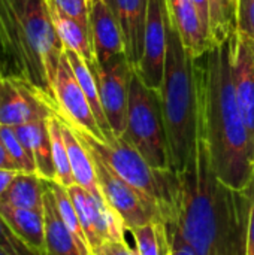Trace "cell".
<instances>
[{"label": "cell", "instance_id": "ba28073f", "mask_svg": "<svg viewBox=\"0 0 254 255\" xmlns=\"http://www.w3.org/2000/svg\"><path fill=\"white\" fill-rule=\"evenodd\" d=\"M133 66L126 54H118L105 64H100L96 73L102 108L117 137L124 134L127 126Z\"/></svg>", "mask_w": 254, "mask_h": 255}, {"label": "cell", "instance_id": "484cf974", "mask_svg": "<svg viewBox=\"0 0 254 255\" xmlns=\"http://www.w3.org/2000/svg\"><path fill=\"white\" fill-rule=\"evenodd\" d=\"M237 30V0H210L211 42L228 40Z\"/></svg>", "mask_w": 254, "mask_h": 255}, {"label": "cell", "instance_id": "8992f818", "mask_svg": "<svg viewBox=\"0 0 254 255\" xmlns=\"http://www.w3.org/2000/svg\"><path fill=\"white\" fill-rule=\"evenodd\" d=\"M121 137L132 143L154 170H172L160 93L148 88L135 70L130 84L127 126Z\"/></svg>", "mask_w": 254, "mask_h": 255}, {"label": "cell", "instance_id": "4dcf8cb0", "mask_svg": "<svg viewBox=\"0 0 254 255\" xmlns=\"http://www.w3.org/2000/svg\"><path fill=\"white\" fill-rule=\"evenodd\" d=\"M54 4L66 15L75 18L90 28V4L87 0H52Z\"/></svg>", "mask_w": 254, "mask_h": 255}, {"label": "cell", "instance_id": "44dd1931", "mask_svg": "<svg viewBox=\"0 0 254 255\" xmlns=\"http://www.w3.org/2000/svg\"><path fill=\"white\" fill-rule=\"evenodd\" d=\"M0 215L31 250H34L37 254L46 255L43 209H19L7 205H0Z\"/></svg>", "mask_w": 254, "mask_h": 255}, {"label": "cell", "instance_id": "4fadbf2b", "mask_svg": "<svg viewBox=\"0 0 254 255\" xmlns=\"http://www.w3.org/2000/svg\"><path fill=\"white\" fill-rule=\"evenodd\" d=\"M232 42V73L238 106L250 137L254 157V40L235 31Z\"/></svg>", "mask_w": 254, "mask_h": 255}, {"label": "cell", "instance_id": "ffe728a7", "mask_svg": "<svg viewBox=\"0 0 254 255\" xmlns=\"http://www.w3.org/2000/svg\"><path fill=\"white\" fill-rule=\"evenodd\" d=\"M60 121H61L63 137L66 142V148H67L70 169H72L75 184L82 187L84 190H87L88 193H91L96 197H103L100 190H99V184H97V178H96V169H94V163H93L90 151L79 140V137L76 136L73 128L66 121H63L61 118H60Z\"/></svg>", "mask_w": 254, "mask_h": 255}, {"label": "cell", "instance_id": "30bf717a", "mask_svg": "<svg viewBox=\"0 0 254 255\" xmlns=\"http://www.w3.org/2000/svg\"><path fill=\"white\" fill-rule=\"evenodd\" d=\"M54 99L55 114L63 121L76 130L85 131L93 137L105 142V136L96 121V117L79 82L76 81L66 54H63L58 64L54 82Z\"/></svg>", "mask_w": 254, "mask_h": 255}, {"label": "cell", "instance_id": "2e32d148", "mask_svg": "<svg viewBox=\"0 0 254 255\" xmlns=\"http://www.w3.org/2000/svg\"><path fill=\"white\" fill-rule=\"evenodd\" d=\"M90 34L99 66L118 54H126L120 25L105 0L90 6Z\"/></svg>", "mask_w": 254, "mask_h": 255}, {"label": "cell", "instance_id": "d6a6232c", "mask_svg": "<svg viewBox=\"0 0 254 255\" xmlns=\"http://www.w3.org/2000/svg\"><path fill=\"white\" fill-rule=\"evenodd\" d=\"M252 208H250V218H249V230H247V250L246 255H254V173L252 184Z\"/></svg>", "mask_w": 254, "mask_h": 255}, {"label": "cell", "instance_id": "603a6c76", "mask_svg": "<svg viewBox=\"0 0 254 255\" xmlns=\"http://www.w3.org/2000/svg\"><path fill=\"white\" fill-rule=\"evenodd\" d=\"M64 54L70 63V67L76 76V81L79 82L90 106H91V111L96 117V121L105 136V142L112 139L115 134L112 133L111 130V126L105 117V112H103V108H102V102H100V93H99V85H97V79L94 76V73L91 72V69L88 67V64L73 51L70 49H66L64 48Z\"/></svg>", "mask_w": 254, "mask_h": 255}, {"label": "cell", "instance_id": "5bb4252c", "mask_svg": "<svg viewBox=\"0 0 254 255\" xmlns=\"http://www.w3.org/2000/svg\"><path fill=\"white\" fill-rule=\"evenodd\" d=\"M112 10L126 48V57L133 69L139 64L144 54V39L147 28L148 0H105Z\"/></svg>", "mask_w": 254, "mask_h": 255}, {"label": "cell", "instance_id": "836d02e7", "mask_svg": "<svg viewBox=\"0 0 254 255\" xmlns=\"http://www.w3.org/2000/svg\"><path fill=\"white\" fill-rule=\"evenodd\" d=\"M18 170H7V169H0V197L4 194V191L9 188L12 184L13 178L18 175Z\"/></svg>", "mask_w": 254, "mask_h": 255}, {"label": "cell", "instance_id": "e575fe53", "mask_svg": "<svg viewBox=\"0 0 254 255\" xmlns=\"http://www.w3.org/2000/svg\"><path fill=\"white\" fill-rule=\"evenodd\" d=\"M171 230V229H169ZM171 236H172V255H195L183 242H181V239L177 236V235H174L172 232H171Z\"/></svg>", "mask_w": 254, "mask_h": 255}, {"label": "cell", "instance_id": "8fae6325", "mask_svg": "<svg viewBox=\"0 0 254 255\" xmlns=\"http://www.w3.org/2000/svg\"><path fill=\"white\" fill-rule=\"evenodd\" d=\"M169 10L166 0H148L147 28L144 39V54L133 69L141 81L151 90L159 91L165 73L168 51Z\"/></svg>", "mask_w": 254, "mask_h": 255}, {"label": "cell", "instance_id": "52a82bcc", "mask_svg": "<svg viewBox=\"0 0 254 255\" xmlns=\"http://www.w3.org/2000/svg\"><path fill=\"white\" fill-rule=\"evenodd\" d=\"M90 154L94 163L99 190L105 202L120 215L127 230L148 223H166L160 211L136 188L118 176L97 154L93 151H90Z\"/></svg>", "mask_w": 254, "mask_h": 255}, {"label": "cell", "instance_id": "74e56055", "mask_svg": "<svg viewBox=\"0 0 254 255\" xmlns=\"http://www.w3.org/2000/svg\"><path fill=\"white\" fill-rule=\"evenodd\" d=\"M87 1H88V4L91 6L93 3H96V1H100V0H87Z\"/></svg>", "mask_w": 254, "mask_h": 255}, {"label": "cell", "instance_id": "e0dca14e", "mask_svg": "<svg viewBox=\"0 0 254 255\" xmlns=\"http://www.w3.org/2000/svg\"><path fill=\"white\" fill-rule=\"evenodd\" d=\"M49 120V118H48ZM48 120H40L15 127V131L34 161L36 175L45 181H55V169L52 163L51 136L48 128Z\"/></svg>", "mask_w": 254, "mask_h": 255}, {"label": "cell", "instance_id": "f1b7e54d", "mask_svg": "<svg viewBox=\"0 0 254 255\" xmlns=\"http://www.w3.org/2000/svg\"><path fill=\"white\" fill-rule=\"evenodd\" d=\"M0 251L6 255H40L31 250L0 215Z\"/></svg>", "mask_w": 254, "mask_h": 255}, {"label": "cell", "instance_id": "d4e9b609", "mask_svg": "<svg viewBox=\"0 0 254 255\" xmlns=\"http://www.w3.org/2000/svg\"><path fill=\"white\" fill-rule=\"evenodd\" d=\"M48 128H49V136H51L52 163H54V169H55V181L54 182L69 188L70 185L75 184V181H73V175H72V169H70L66 142L63 137L61 121L57 114L49 117Z\"/></svg>", "mask_w": 254, "mask_h": 255}, {"label": "cell", "instance_id": "1f68e13d", "mask_svg": "<svg viewBox=\"0 0 254 255\" xmlns=\"http://www.w3.org/2000/svg\"><path fill=\"white\" fill-rule=\"evenodd\" d=\"M91 255H136V251L127 242H105L93 250Z\"/></svg>", "mask_w": 254, "mask_h": 255}, {"label": "cell", "instance_id": "3957f363", "mask_svg": "<svg viewBox=\"0 0 254 255\" xmlns=\"http://www.w3.org/2000/svg\"><path fill=\"white\" fill-rule=\"evenodd\" d=\"M63 54L46 0H0V78L27 84L55 111L54 82Z\"/></svg>", "mask_w": 254, "mask_h": 255}, {"label": "cell", "instance_id": "f546056e", "mask_svg": "<svg viewBox=\"0 0 254 255\" xmlns=\"http://www.w3.org/2000/svg\"><path fill=\"white\" fill-rule=\"evenodd\" d=\"M254 40V0H237V30Z\"/></svg>", "mask_w": 254, "mask_h": 255}, {"label": "cell", "instance_id": "7402d4cb", "mask_svg": "<svg viewBox=\"0 0 254 255\" xmlns=\"http://www.w3.org/2000/svg\"><path fill=\"white\" fill-rule=\"evenodd\" d=\"M43 191L45 179L36 173L19 172L4 194L0 197V205H7L19 209H43Z\"/></svg>", "mask_w": 254, "mask_h": 255}, {"label": "cell", "instance_id": "d590c367", "mask_svg": "<svg viewBox=\"0 0 254 255\" xmlns=\"http://www.w3.org/2000/svg\"><path fill=\"white\" fill-rule=\"evenodd\" d=\"M193 3L196 4V7H198L199 13H201V16H202L205 25H207L208 30H210V0H193ZM210 36H211V34H210Z\"/></svg>", "mask_w": 254, "mask_h": 255}, {"label": "cell", "instance_id": "9c48e42d", "mask_svg": "<svg viewBox=\"0 0 254 255\" xmlns=\"http://www.w3.org/2000/svg\"><path fill=\"white\" fill-rule=\"evenodd\" d=\"M67 191L76 209L90 251L105 242H126L124 232L127 229L120 215L103 197H96L76 184L70 185Z\"/></svg>", "mask_w": 254, "mask_h": 255}, {"label": "cell", "instance_id": "9a60e30c", "mask_svg": "<svg viewBox=\"0 0 254 255\" xmlns=\"http://www.w3.org/2000/svg\"><path fill=\"white\" fill-rule=\"evenodd\" d=\"M169 18L178 30L186 51L193 57L202 55L211 45L210 30L205 25L193 0H166Z\"/></svg>", "mask_w": 254, "mask_h": 255}, {"label": "cell", "instance_id": "7c38bea8", "mask_svg": "<svg viewBox=\"0 0 254 255\" xmlns=\"http://www.w3.org/2000/svg\"><path fill=\"white\" fill-rule=\"evenodd\" d=\"M55 111L27 84L0 78V126L18 127L48 120Z\"/></svg>", "mask_w": 254, "mask_h": 255}, {"label": "cell", "instance_id": "5b68a950", "mask_svg": "<svg viewBox=\"0 0 254 255\" xmlns=\"http://www.w3.org/2000/svg\"><path fill=\"white\" fill-rule=\"evenodd\" d=\"M73 128V127H72ZM79 140L94 154H97L118 176L136 188L151 205H154L163 215L166 224L172 218L174 200V172L154 170L139 151L124 137L114 136L103 142L91 134L73 128Z\"/></svg>", "mask_w": 254, "mask_h": 255}, {"label": "cell", "instance_id": "83f0119b", "mask_svg": "<svg viewBox=\"0 0 254 255\" xmlns=\"http://www.w3.org/2000/svg\"><path fill=\"white\" fill-rule=\"evenodd\" d=\"M0 140L7 152V155L10 157V160L13 161L15 167L19 172L24 173H36V166L34 161L30 158L28 152L25 151L24 145L21 143L15 127H9V126H0Z\"/></svg>", "mask_w": 254, "mask_h": 255}, {"label": "cell", "instance_id": "8d00e7d4", "mask_svg": "<svg viewBox=\"0 0 254 255\" xmlns=\"http://www.w3.org/2000/svg\"><path fill=\"white\" fill-rule=\"evenodd\" d=\"M0 169H7V170H18L13 164V161L10 160V157L7 155L1 140H0ZM19 172V170H18Z\"/></svg>", "mask_w": 254, "mask_h": 255}, {"label": "cell", "instance_id": "cb8c5ba5", "mask_svg": "<svg viewBox=\"0 0 254 255\" xmlns=\"http://www.w3.org/2000/svg\"><path fill=\"white\" fill-rule=\"evenodd\" d=\"M136 255H172V236L166 223H148L129 229Z\"/></svg>", "mask_w": 254, "mask_h": 255}, {"label": "cell", "instance_id": "4316f807", "mask_svg": "<svg viewBox=\"0 0 254 255\" xmlns=\"http://www.w3.org/2000/svg\"><path fill=\"white\" fill-rule=\"evenodd\" d=\"M49 184V188L54 194V199H55V203H57V208H58V212L64 221V224L67 226V229L70 230V233L73 235L79 250L82 255H91L90 251V247H88V242L85 239V235H84V230L81 227V223H79V218H78V214H76V209L73 206V202L69 196V191L66 187L54 182V181H48Z\"/></svg>", "mask_w": 254, "mask_h": 255}, {"label": "cell", "instance_id": "ac0fdd59", "mask_svg": "<svg viewBox=\"0 0 254 255\" xmlns=\"http://www.w3.org/2000/svg\"><path fill=\"white\" fill-rule=\"evenodd\" d=\"M46 1H48V7H49V13H51L54 27H55L57 34H58L60 40L63 42L64 48L76 52L88 64V67L91 69V72L96 76L99 64H97V60L94 55L90 28L82 25L75 18L61 12L54 4L52 0H46Z\"/></svg>", "mask_w": 254, "mask_h": 255}, {"label": "cell", "instance_id": "277c9868", "mask_svg": "<svg viewBox=\"0 0 254 255\" xmlns=\"http://www.w3.org/2000/svg\"><path fill=\"white\" fill-rule=\"evenodd\" d=\"M160 93L172 172L189 164L198 142V90L193 57L186 51L178 30L169 18L168 51Z\"/></svg>", "mask_w": 254, "mask_h": 255}, {"label": "cell", "instance_id": "7a4b0ae2", "mask_svg": "<svg viewBox=\"0 0 254 255\" xmlns=\"http://www.w3.org/2000/svg\"><path fill=\"white\" fill-rule=\"evenodd\" d=\"M198 90V133L207 142L216 176L228 187L246 190L254 173L250 137L238 106L232 73V42L213 43L193 58Z\"/></svg>", "mask_w": 254, "mask_h": 255}, {"label": "cell", "instance_id": "d6986e66", "mask_svg": "<svg viewBox=\"0 0 254 255\" xmlns=\"http://www.w3.org/2000/svg\"><path fill=\"white\" fill-rule=\"evenodd\" d=\"M43 226L46 255H82L73 235L70 233L58 212L48 181H45L43 191Z\"/></svg>", "mask_w": 254, "mask_h": 255}, {"label": "cell", "instance_id": "6da1fadb", "mask_svg": "<svg viewBox=\"0 0 254 255\" xmlns=\"http://www.w3.org/2000/svg\"><path fill=\"white\" fill-rule=\"evenodd\" d=\"M171 232L195 255H246L252 190L225 185L214 173L210 151L198 133L186 169L174 172Z\"/></svg>", "mask_w": 254, "mask_h": 255}]
</instances>
